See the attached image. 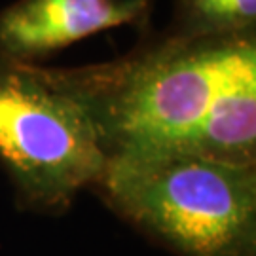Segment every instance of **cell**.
<instances>
[{"label":"cell","mask_w":256,"mask_h":256,"mask_svg":"<svg viewBox=\"0 0 256 256\" xmlns=\"http://www.w3.org/2000/svg\"><path fill=\"white\" fill-rule=\"evenodd\" d=\"M256 32L160 36L106 63L42 74L88 116L106 160L178 150Z\"/></svg>","instance_id":"obj_1"},{"label":"cell","mask_w":256,"mask_h":256,"mask_svg":"<svg viewBox=\"0 0 256 256\" xmlns=\"http://www.w3.org/2000/svg\"><path fill=\"white\" fill-rule=\"evenodd\" d=\"M256 32V0H176L167 34L228 38Z\"/></svg>","instance_id":"obj_6"},{"label":"cell","mask_w":256,"mask_h":256,"mask_svg":"<svg viewBox=\"0 0 256 256\" xmlns=\"http://www.w3.org/2000/svg\"><path fill=\"white\" fill-rule=\"evenodd\" d=\"M178 150L256 167V44L236 61Z\"/></svg>","instance_id":"obj_5"},{"label":"cell","mask_w":256,"mask_h":256,"mask_svg":"<svg viewBox=\"0 0 256 256\" xmlns=\"http://www.w3.org/2000/svg\"><path fill=\"white\" fill-rule=\"evenodd\" d=\"M0 165L19 205L46 214L64 212L104 171L88 116L40 64L0 57Z\"/></svg>","instance_id":"obj_3"},{"label":"cell","mask_w":256,"mask_h":256,"mask_svg":"<svg viewBox=\"0 0 256 256\" xmlns=\"http://www.w3.org/2000/svg\"><path fill=\"white\" fill-rule=\"evenodd\" d=\"M152 0H16L0 10V57L34 63L110 28L142 25Z\"/></svg>","instance_id":"obj_4"},{"label":"cell","mask_w":256,"mask_h":256,"mask_svg":"<svg viewBox=\"0 0 256 256\" xmlns=\"http://www.w3.org/2000/svg\"><path fill=\"white\" fill-rule=\"evenodd\" d=\"M92 190L174 256H256V167L184 150L106 160Z\"/></svg>","instance_id":"obj_2"}]
</instances>
